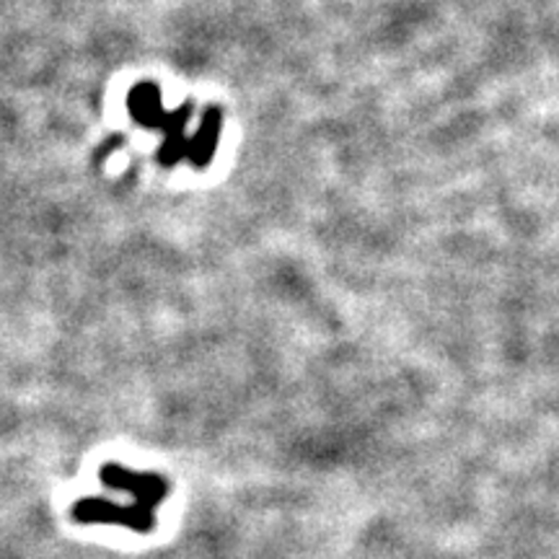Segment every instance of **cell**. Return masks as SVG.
I'll use <instances>...</instances> for the list:
<instances>
[{"label":"cell","mask_w":559,"mask_h":559,"mask_svg":"<svg viewBox=\"0 0 559 559\" xmlns=\"http://www.w3.org/2000/svg\"><path fill=\"white\" fill-rule=\"evenodd\" d=\"M102 485L111 492H124L128 502H115L102 495L81 498L73 506V521L83 526H122L135 534H148L156 523V508L169 495V481L156 472H132L128 466L107 464L99 472Z\"/></svg>","instance_id":"cell-1"}]
</instances>
